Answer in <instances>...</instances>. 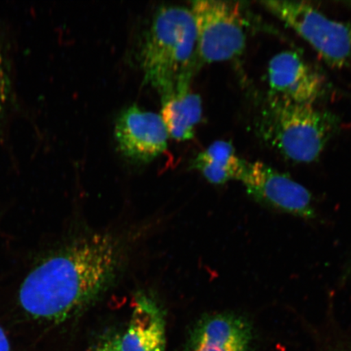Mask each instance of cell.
<instances>
[{
    "instance_id": "2",
    "label": "cell",
    "mask_w": 351,
    "mask_h": 351,
    "mask_svg": "<svg viewBox=\"0 0 351 351\" xmlns=\"http://www.w3.org/2000/svg\"><path fill=\"white\" fill-rule=\"evenodd\" d=\"M145 81L161 95L192 76L197 58V32L191 8L164 6L156 12L143 43Z\"/></svg>"
},
{
    "instance_id": "5",
    "label": "cell",
    "mask_w": 351,
    "mask_h": 351,
    "mask_svg": "<svg viewBox=\"0 0 351 351\" xmlns=\"http://www.w3.org/2000/svg\"><path fill=\"white\" fill-rule=\"evenodd\" d=\"M191 10L196 26L197 58L213 63L243 54L247 35L239 3L195 0Z\"/></svg>"
},
{
    "instance_id": "9",
    "label": "cell",
    "mask_w": 351,
    "mask_h": 351,
    "mask_svg": "<svg viewBox=\"0 0 351 351\" xmlns=\"http://www.w3.org/2000/svg\"><path fill=\"white\" fill-rule=\"evenodd\" d=\"M252 328L234 314L206 315L193 327L184 351H251Z\"/></svg>"
},
{
    "instance_id": "15",
    "label": "cell",
    "mask_w": 351,
    "mask_h": 351,
    "mask_svg": "<svg viewBox=\"0 0 351 351\" xmlns=\"http://www.w3.org/2000/svg\"><path fill=\"white\" fill-rule=\"evenodd\" d=\"M0 351H12L10 339L1 326H0Z\"/></svg>"
},
{
    "instance_id": "4",
    "label": "cell",
    "mask_w": 351,
    "mask_h": 351,
    "mask_svg": "<svg viewBox=\"0 0 351 351\" xmlns=\"http://www.w3.org/2000/svg\"><path fill=\"white\" fill-rule=\"evenodd\" d=\"M263 6L317 51L332 68L343 69L351 60V25L329 19L311 4L263 1Z\"/></svg>"
},
{
    "instance_id": "1",
    "label": "cell",
    "mask_w": 351,
    "mask_h": 351,
    "mask_svg": "<svg viewBox=\"0 0 351 351\" xmlns=\"http://www.w3.org/2000/svg\"><path fill=\"white\" fill-rule=\"evenodd\" d=\"M121 262L122 248L112 236L83 237L30 271L19 291L21 308L42 322H65L108 291Z\"/></svg>"
},
{
    "instance_id": "3",
    "label": "cell",
    "mask_w": 351,
    "mask_h": 351,
    "mask_svg": "<svg viewBox=\"0 0 351 351\" xmlns=\"http://www.w3.org/2000/svg\"><path fill=\"white\" fill-rule=\"evenodd\" d=\"M339 127L336 117L314 105L271 97L263 110L261 136L280 155L295 163L318 160Z\"/></svg>"
},
{
    "instance_id": "11",
    "label": "cell",
    "mask_w": 351,
    "mask_h": 351,
    "mask_svg": "<svg viewBox=\"0 0 351 351\" xmlns=\"http://www.w3.org/2000/svg\"><path fill=\"white\" fill-rule=\"evenodd\" d=\"M191 78L180 79L172 90L161 95L160 115L169 137L178 141H187L194 137L195 127L203 117L201 97L191 89Z\"/></svg>"
},
{
    "instance_id": "14",
    "label": "cell",
    "mask_w": 351,
    "mask_h": 351,
    "mask_svg": "<svg viewBox=\"0 0 351 351\" xmlns=\"http://www.w3.org/2000/svg\"><path fill=\"white\" fill-rule=\"evenodd\" d=\"M92 351H121L118 335L104 337Z\"/></svg>"
},
{
    "instance_id": "7",
    "label": "cell",
    "mask_w": 351,
    "mask_h": 351,
    "mask_svg": "<svg viewBox=\"0 0 351 351\" xmlns=\"http://www.w3.org/2000/svg\"><path fill=\"white\" fill-rule=\"evenodd\" d=\"M115 138L122 155L147 163L166 150L169 135L160 114L134 105L118 117Z\"/></svg>"
},
{
    "instance_id": "8",
    "label": "cell",
    "mask_w": 351,
    "mask_h": 351,
    "mask_svg": "<svg viewBox=\"0 0 351 351\" xmlns=\"http://www.w3.org/2000/svg\"><path fill=\"white\" fill-rule=\"evenodd\" d=\"M271 97L293 104L314 105L324 90L320 74L295 51L280 52L267 68Z\"/></svg>"
},
{
    "instance_id": "10",
    "label": "cell",
    "mask_w": 351,
    "mask_h": 351,
    "mask_svg": "<svg viewBox=\"0 0 351 351\" xmlns=\"http://www.w3.org/2000/svg\"><path fill=\"white\" fill-rule=\"evenodd\" d=\"M118 341L121 351H166L164 313L152 298L136 297L128 326Z\"/></svg>"
},
{
    "instance_id": "13",
    "label": "cell",
    "mask_w": 351,
    "mask_h": 351,
    "mask_svg": "<svg viewBox=\"0 0 351 351\" xmlns=\"http://www.w3.org/2000/svg\"><path fill=\"white\" fill-rule=\"evenodd\" d=\"M12 95V79L7 56L0 43V121L5 115Z\"/></svg>"
},
{
    "instance_id": "12",
    "label": "cell",
    "mask_w": 351,
    "mask_h": 351,
    "mask_svg": "<svg viewBox=\"0 0 351 351\" xmlns=\"http://www.w3.org/2000/svg\"><path fill=\"white\" fill-rule=\"evenodd\" d=\"M245 163L237 155L230 143L216 141L197 156L192 167L210 183L222 185L230 180L240 181Z\"/></svg>"
},
{
    "instance_id": "6",
    "label": "cell",
    "mask_w": 351,
    "mask_h": 351,
    "mask_svg": "<svg viewBox=\"0 0 351 351\" xmlns=\"http://www.w3.org/2000/svg\"><path fill=\"white\" fill-rule=\"evenodd\" d=\"M240 181L248 195L263 204L300 217L315 216L309 191L262 162L245 163Z\"/></svg>"
}]
</instances>
